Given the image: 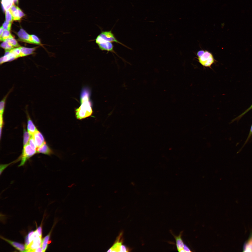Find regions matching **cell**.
<instances>
[{
	"instance_id": "7",
	"label": "cell",
	"mask_w": 252,
	"mask_h": 252,
	"mask_svg": "<svg viewBox=\"0 0 252 252\" xmlns=\"http://www.w3.org/2000/svg\"><path fill=\"white\" fill-rule=\"evenodd\" d=\"M1 139L16 151L30 152L41 146V140L20 124H11L3 132Z\"/></svg>"
},
{
	"instance_id": "10",
	"label": "cell",
	"mask_w": 252,
	"mask_h": 252,
	"mask_svg": "<svg viewBox=\"0 0 252 252\" xmlns=\"http://www.w3.org/2000/svg\"><path fill=\"white\" fill-rule=\"evenodd\" d=\"M34 67H27L16 62L8 72L6 79L12 89L27 91L32 87Z\"/></svg>"
},
{
	"instance_id": "1",
	"label": "cell",
	"mask_w": 252,
	"mask_h": 252,
	"mask_svg": "<svg viewBox=\"0 0 252 252\" xmlns=\"http://www.w3.org/2000/svg\"><path fill=\"white\" fill-rule=\"evenodd\" d=\"M56 112L63 122L85 128L89 104L67 86L61 88L52 101Z\"/></svg>"
},
{
	"instance_id": "2",
	"label": "cell",
	"mask_w": 252,
	"mask_h": 252,
	"mask_svg": "<svg viewBox=\"0 0 252 252\" xmlns=\"http://www.w3.org/2000/svg\"><path fill=\"white\" fill-rule=\"evenodd\" d=\"M56 23L45 15H38L28 28L35 41L41 61H57L61 59L58 51Z\"/></svg>"
},
{
	"instance_id": "9",
	"label": "cell",
	"mask_w": 252,
	"mask_h": 252,
	"mask_svg": "<svg viewBox=\"0 0 252 252\" xmlns=\"http://www.w3.org/2000/svg\"><path fill=\"white\" fill-rule=\"evenodd\" d=\"M28 155L33 160L41 163L49 172V175L61 171V165L63 154L59 144L40 146L28 152Z\"/></svg>"
},
{
	"instance_id": "4",
	"label": "cell",
	"mask_w": 252,
	"mask_h": 252,
	"mask_svg": "<svg viewBox=\"0 0 252 252\" xmlns=\"http://www.w3.org/2000/svg\"><path fill=\"white\" fill-rule=\"evenodd\" d=\"M63 154L61 170H69L97 161L106 148L105 144L90 145L71 142H58Z\"/></svg>"
},
{
	"instance_id": "12",
	"label": "cell",
	"mask_w": 252,
	"mask_h": 252,
	"mask_svg": "<svg viewBox=\"0 0 252 252\" xmlns=\"http://www.w3.org/2000/svg\"><path fill=\"white\" fill-rule=\"evenodd\" d=\"M11 89L9 83L6 79L1 81V85H0V95H1V109L4 107L5 104L7 102L9 99L10 94H11Z\"/></svg>"
},
{
	"instance_id": "5",
	"label": "cell",
	"mask_w": 252,
	"mask_h": 252,
	"mask_svg": "<svg viewBox=\"0 0 252 252\" xmlns=\"http://www.w3.org/2000/svg\"><path fill=\"white\" fill-rule=\"evenodd\" d=\"M36 109L32 102L27 91L12 89L7 102L1 109V121L2 123L14 124L26 113Z\"/></svg>"
},
{
	"instance_id": "11",
	"label": "cell",
	"mask_w": 252,
	"mask_h": 252,
	"mask_svg": "<svg viewBox=\"0 0 252 252\" xmlns=\"http://www.w3.org/2000/svg\"><path fill=\"white\" fill-rule=\"evenodd\" d=\"M98 117L100 130L107 131L112 133H119L122 130L120 122L114 112L103 104L94 105Z\"/></svg>"
},
{
	"instance_id": "3",
	"label": "cell",
	"mask_w": 252,
	"mask_h": 252,
	"mask_svg": "<svg viewBox=\"0 0 252 252\" xmlns=\"http://www.w3.org/2000/svg\"><path fill=\"white\" fill-rule=\"evenodd\" d=\"M4 13L12 35L28 30L36 16L42 14L38 0H4Z\"/></svg>"
},
{
	"instance_id": "8",
	"label": "cell",
	"mask_w": 252,
	"mask_h": 252,
	"mask_svg": "<svg viewBox=\"0 0 252 252\" xmlns=\"http://www.w3.org/2000/svg\"><path fill=\"white\" fill-rule=\"evenodd\" d=\"M17 63L30 67H34L39 59V51L29 29L20 32L16 36Z\"/></svg>"
},
{
	"instance_id": "13",
	"label": "cell",
	"mask_w": 252,
	"mask_h": 252,
	"mask_svg": "<svg viewBox=\"0 0 252 252\" xmlns=\"http://www.w3.org/2000/svg\"><path fill=\"white\" fill-rule=\"evenodd\" d=\"M41 13L47 12L54 14L56 11V0H38Z\"/></svg>"
},
{
	"instance_id": "6",
	"label": "cell",
	"mask_w": 252,
	"mask_h": 252,
	"mask_svg": "<svg viewBox=\"0 0 252 252\" xmlns=\"http://www.w3.org/2000/svg\"><path fill=\"white\" fill-rule=\"evenodd\" d=\"M15 123L23 126L39 140H56L57 137L51 124L37 109L23 114Z\"/></svg>"
}]
</instances>
